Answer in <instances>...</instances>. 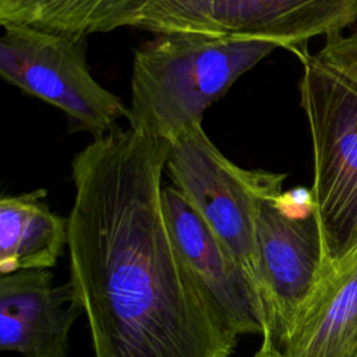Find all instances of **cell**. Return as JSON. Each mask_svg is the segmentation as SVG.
Segmentation results:
<instances>
[{"mask_svg":"<svg viewBox=\"0 0 357 357\" xmlns=\"http://www.w3.org/2000/svg\"><path fill=\"white\" fill-rule=\"evenodd\" d=\"M278 46L201 33H156L134 52L130 127L172 142Z\"/></svg>","mask_w":357,"mask_h":357,"instance_id":"cell-3","label":"cell"},{"mask_svg":"<svg viewBox=\"0 0 357 357\" xmlns=\"http://www.w3.org/2000/svg\"><path fill=\"white\" fill-rule=\"evenodd\" d=\"M169 152V141L117 126L73 159L68 282L95 357H230L237 346L167 226Z\"/></svg>","mask_w":357,"mask_h":357,"instance_id":"cell-1","label":"cell"},{"mask_svg":"<svg viewBox=\"0 0 357 357\" xmlns=\"http://www.w3.org/2000/svg\"><path fill=\"white\" fill-rule=\"evenodd\" d=\"M43 188L0 199V272L50 269L68 241L67 219L53 213Z\"/></svg>","mask_w":357,"mask_h":357,"instance_id":"cell-11","label":"cell"},{"mask_svg":"<svg viewBox=\"0 0 357 357\" xmlns=\"http://www.w3.org/2000/svg\"><path fill=\"white\" fill-rule=\"evenodd\" d=\"M356 20L357 0H106L93 32L132 26L255 39L301 59L312 38L342 35Z\"/></svg>","mask_w":357,"mask_h":357,"instance_id":"cell-4","label":"cell"},{"mask_svg":"<svg viewBox=\"0 0 357 357\" xmlns=\"http://www.w3.org/2000/svg\"><path fill=\"white\" fill-rule=\"evenodd\" d=\"M257 251L265 318L262 340L280 350L325 262L311 191L293 190L261 201Z\"/></svg>","mask_w":357,"mask_h":357,"instance_id":"cell-7","label":"cell"},{"mask_svg":"<svg viewBox=\"0 0 357 357\" xmlns=\"http://www.w3.org/2000/svg\"><path fill=\"white\" fill-rule=\"evenodd\" d=\"M84 314L70 282L53 286L50 269L0 279V349L22 357H70V331Z\"/></svg>","mask_w":357,"mask_h":357,"instance_id":"cell-9","label":"cell"},{"mask_svg":"<svg viewBox=\"0 0 357 357\" xmlns=\"http://www.w3.org/2000/svg\"><path fill=\"white\" fill-rule=\"evenodd\" d=\"M252 357H284L282 351L269 340H262L261 347Z\"/></svg>","mask_w":357,"mask_h":357,"instance_id":"cell-13","label":"cell"},{"mask_svg":"<svg viewBox=\"0 0 357 357\" xmlns=\"http://www.w3.org/2000/svg\"><path fill=\"white\" fill-rule=\"evenodd\" d=\"M314 159L311 195L325 259L357 245V29L300 59Z\"/></svg>","mask_w":357,"mask_h":357,"instance_id":"cell-2","label":"cell"},{"mask_svg":"<svg viewBox=\"0 0 357 357\" xmlns=\"http://www.w3.org/2000/svg\"><path fill=\"white\" fill-rule=\"evenodd\" d=\"M280 351L284 357H357V245L325 259Z\"/></svg>","mask_w":357,"mask_h":357,"instance_id":"cell-10","label":"cell"},{"mask_svg":"<svg viewBox=\"0 0 357 357\" xmlns=\"http://www.w3.org/2000/svg\"><path fill=\"white\" fill-rule=\"evenodd\" d=\"M166 167L174 187L238 261L259 294L258 208L262 199L283 192L286 174L237 166L216 148L202 121L185 126L174 137Z\"/></svg>","mask_w":357,"mask_h":357,"instance_id":"cell-5","label":"cell"},{"mask_svg":"<svg viewBox=\"0 0 357 357\" xmlns=\"http://www.w3.org/2000/svg\"><path fill=\"white\" fill-rule=\"evenodd\" d=\"M162 204L178 251L230 328L238 336H262V303L238 261L174 185L163 187Z\"/></svg>","mask_w":357,"mask_h":357,"instance_id":"cell-8","label":"cell"},{"mask_svg":"<svg viewBox=\"0 0 357 357\" xmlns=\"http://www.w3.org/2000/svg\"><path fill=\"white\" fill-rule=\"evenodd\" d=\"M0 39L1 77L57 109L93 138L117 127L128 107L91 74L86 36L7 24Z\"/></svg>","mask_w":357,"mask_h":357,"instance_id":"cell-6","label":"cell"},{"mask_svg":"<svg viewBox=\"0 0 357 357\" xmlns=\"http://www.w3.org/2000/svg\"><path fill=\"white\" fill-rule=\"evenodd\" d=\"M106 0H0V25H28L54 32L93 33Z\"/></svg>","mask_w":357,"mask_h":357,"instance_id":"cell-12","label":"cell"}]
</instances>
